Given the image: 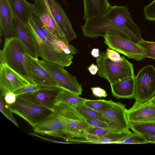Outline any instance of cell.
Listing matches in <instances>:
<instances>
[{
    "mask_svg": "<svg viewBox=\"0 0 155 155\" xmlns=\"http://www.w3.org/2000/svg\"><path fill=\"white\" fill-rule=\"evenodd\" d=\"M84 35L91 38L107 33L121 36L135 43L141 38V31L134 22L127 7L111 6L104 14L86 20L81 27Z\"/></svg>",
    "mask_w": 155,
    "mask_h": 155,
    "instance_id": "obj_1",
    "label": "cell"
},
{
    "mask_svg": "<svg viewBox=\"0 0 155 155\" xmlns=\"http://www.w3.org/2000/svg\"><path fill=\"white\" fill-rule=\"evenodd\" d=\"M0 63L6 64L30 83L31 65L29 54L17 36L6 38L0 51Z\"/></svg>",
    "mask_w": 155,
    "mask_h": 155,
    "instance_id": "obj_2",
    "label": "cell"
},
{
    "mask_svg": "<svg viewBox=\"0 0 155 155\" xmlns=\"http://www.w3.org/2000/svg\"><path fill=\"white\" fill-rule=\"evenodd\" d=\"M28 24L36 42L39 56L43 60L62 66L68 67L72 63V55L67 54L58 48L42 34L31 18Z\"/></svg>",
    "mask_w": 155,
    "mask_h": 155,
    "instance_id": "obj_3",
    "label": "cell"
},
{
    "mask_svg": "<svg viewBox=\"0 0 155 155\" xmlns=\"http://www.w3.org/2000/svg\"><path fill=\"white\" fill-rule=\"evenodd\" d=\"M98 75L107 79L110 84L128 78L134 77L132 64L124 57L119 62L109 59L104 52L100 53L96 58Z\"/></svg>",
    "mask_w": 155,
    "mask_h": 155,
    "instance_id": "obj_4",
    "label": "cell"
},
{
    "mask_svg": "<svg viewBox=\"0 0 155 155\" xmlns=\"http://www.w3.org/2000/svg\"><path fill=\"white\" fill-rule=\"evenodd\" d=\"M155 94V68L152 65L144 66L135 76L134 98L133 107L139 105L152 98Z\"/></svg>",
    "mask_w": 155,
    "mask_h": 155,
    "instance_id": "obj_5",
    "label": "cell"
},
{
    "mask_svg": "<svg viewBox=\"0 0 155 155\" xmlns=\"http://www.w3.org/2000/svg\"><path fill=\"white\" fill-rule=\"evenodd\" d=\"M8 106L12 113L25 120L33 127L55 114L54 111L31 103L18 96L16 102Z\"/></svg>",
    "mask_w": 155,
    "mask_h": 155,
    "instance_id": "obj_6",
    "label": "cell"
},
{
    "mask_svg": "<svg viewBox=\"0 0 155 155\" xmlns=\"http://www.w3.org/2000/svg\"><path fill=\"white\" fill-rule=\"evenodd\" d=\"M38 61L50 74L59 87L76 95L81 94L82 86L74 76L71 74L62 66L43 60Z\"/></svg>",
    "mask_w": 155,
    "mask_h": 155,
    "instance_id": "obj_7",
    "label": "cell"
},
{
    "mask_svg": "<svg viewBox=\"0 0 155 155\" xmlns=\"http://www.w3.org/2000/svg\"><path fill=\"white\" fill-rule=\"evenodd\" d=\"M104 43L110 48L129 58L140 61L145 57L143 50L137 43L120 36L107 33L103 36Z\"/></svg>",
    "mask_w": 155,
    "mask_h": 155,
    "instance_id": "obj_8",
    "label": "cell"
},
{
    "mask_svg": "<svg viewBox=\"0 0 155 155\" xmlns=\"http://www.w3.org/2000/svg\"><path fill=\"white\" fill-rule=\"evenodd\" d=\"M62 90L59 87H41L35 91L17 96L31 103L54 111L57 99Z\"/></svg>",
    "mask_w": 155,
    "mask_h": 155,
    "instance_id": "obj_9",
    "label": "cell"
},
{
    "mask_svg": "<svg viewBox=\"0 0 155 155\" xmlns=\"http://www.w3.org/2000/svg\"><path fill=\"white\" fill-rule=\"evenodd\" d=\"M31 83L6 64L0 63V94L3 97L8 92H13Z\"/></svg>",
    "mask_w": 155,
    "mask_h": 155,
    "instance_id": "obj_10",
    "label": "cell"
},
{
    "mask_svg": "<svg viewBox=\"0 0 155 155\" xmlns=\"http://www.w3.org/2000/svg\"><path fill=\"white\" fill-rule=\"evenodd\" d=\"M34 5L35 11L46 29L56 36L69 43V41L54 19L47 3L44 0H35Z\"/></svg>",
    "mask_w": 155,
    "mask_h": 155,
    "instance_id": "obj_11",
    "label": "cell"
},
{
    "mask_svg": "<svg viewBox=\"0 0 155 155\" xmlns=\"http://www.w3.org/2000/svg\"><path fill=\"white\" fill-rule=\"evenodd\" d=\"M97 112L121 131L129 130V123L125 105L120 102L113 101L108 108Z\"/></svg>",
    "mask_w": 155,
    "mask_h": 155,
    "instance_id": "obj_12",
    "label": "cell"
},
{
    "mask_svg": "<svg viewBox=\"0 0 155 155\" xmlns=\"http://www.w3.org/2000/svg\"><path fill=\"white\" fill-rule=\"evenodd\" d=\"M47 3L54 19L68 40L70 41L75 39L76 34L60 4L55 0H48Z\"/></svg>",
    "mask_w": 155,
    "mask_h": 155,
    "instance_id": "obj_13",
    "label": "cell"
},
{
    "mask_svg": "<svg viewBox=\"0 0 155 155\" xmlns=\"http://www.w3.org/2000/svg\"><path fill=\"white\" fill-rule=\"evenodd\" d=\"M13 25L17 36L27 49L29 55L36 59L39 56L37 46L33 33L28 24L14 17Z\"/></svg>",
    "mask_w": 155,
    "mask_h": 155,
    "instance_id": "obj_14",
    "label": "cell"
},
{
    "mask_svg": "<svg viewBox=\"0 0 155 155\" xmlns=\"http://www.w3.org/2000/svg\"><path fill=\"white\" fill-rule=\"evenodd\" d=\"M129 123L155 121V101L153 97L139 105L127 109Z\"/></svg>",
    "mask_w": 155,
    "mask_h": 155,
    "instance_id": "obj_15",
    "label": "cell"
},
{
    "mask_svg": "<svg viewBox=\"0 0 155 155\" xmlns=\"http://www.w3.org/2000/svg\"><path fill=\"white\" fill-rule=\"evenodd\" d=\"M31 65V78L32 83L39 87H59L50 74L36 59L29 55Z\"/></svg>",
    "mask_w": 155,
    "mask_h": 155,
    "instance_id": "obj_16",
    "label": "cell"
},
{
    "mask_svg": "<svg viewBox=\"0 0 155 155\" xmlns=\"http://www.w3.org/2000/svg\"><path fill=\"white\" fill-rule=\"evenodd\" d=\"M56 115L63 124L62 132L64 137L70 138H85L87 128L91 126L85 120L69 119L58 114Z\"/></svg>",
    "mask_w": 155,
    "mask_h": 155,
    "instance_id": "obj_17",
    "label": "cell"
},
{
    "mask_svg": "<svg viewBox=\"0 0 155 155\" xmlns=\"http://www.w3.org/2000/svg\"><path fill=\"white\" fill-rule=\"evenodd\" d=\"M13 14L7 0H0V33L6 38L16 36L14 31Z\"/></svg>",
    "mask_w": 155,
    "mask_h": 155,
    "instance_id": "obj_18",
    "label": "cell"
},
{
    "mask_svg": "<svg viewBox=\"0 0 155 155\" xmlns=\"http://www.w3.org/2000/svg\"><path fill=\"white\" fill-rule=\"evenodd\" d=\"M63 126L61 121L55 115L43 120L33 128L37 133L63 138Z\"/></svg>",
    "mask_w": 155,
    "mask_h": 155,
    "instance_id": "obj_19",
    "label": "cell"
},
{
    "mask_svg": "<svg viewBox=\"0 0 155 155\" xmlns=\"http://www.w3.org/2000/svg\"><path fill=\"white\" fill-rule=\"evenodd\" d=\"M14 17L27 24L31 13L35 10L34 4L26 0H7Z\"/></svg>",
    "mask_w": 155,
    "mask_h": 155,
    "instance_id": "obj_20",
    "label": "cell"
},
{
    "mask_svg": "<svg viewBox=\"0 0 155 155\" xmlns=\"http://www.w3.org/2000/svg\"><path fill=\"white\" fill-rule=\"evenodd\" d=\"M135 76L126 78L110 84L113 96L117 99L134 97Z\"/></svg>",
    "mask_w": 155,
    "mask_h": 155,
    "instance_id": "obj_21",
    "label": "cell"
},
{
    "mask_svg": "<svg viewBox=\"0 0 155 155\" xmlns=\"http://www.w3.org/2000/svg\"><path fill=\"white\" fill-rule=\"evenodd\" d=\"M84 20L104 14L111 7L108 0H83Z\"/></svg>",
    "mask_w": 155,
    "mask_h": 155,
    "instance_id": "obj_22",
    "label": "cell"
},
{
    "mask_svg": "<svg viewBox=\"0 0 155 155\" xmlns=\"http://www.w3.org/2000/svg\"><path fill=\"white\" fill-rule=\"evenodd\" d=\"M132 133L129 130L109 133L98 137L95 143H119Z\"/></svg>",
    "mask_w": 155,
    "mask_h": 155,
    "instance_id": "obj_23",
    "label": "cell"
},
{
    "mask_svg": "<svg viewBox=\"0 0 155 155\" xmlns=\"http://www.w3.org/2000/svg\"><path fill=\"white\" fill-rule=\"evenodd\" d=\"M86 99L62 89L58 97L56 104L62 103L69 106H73L84 103Z\"/></svg>",
    "mask_w": 155,
    "mask_h": 155,
    "instance_id": "obj_24",
    "label": "cell"
},
{
    "mask_svg": "<svg viewBox=\"0 0 155 155\" xmlns=\"http://www.w3.org/2000/svg\"><path fill=\"white\" fill-rule=\"evenodd\" d=\"M84 103L72 107L84 118L97 119L111 124L109 120L104 118L100 114L87 107L84 104Z\"/></svg>",
    "mask_w": 155,
    "mask_h": 155,
    "instance_id": "obj_25",
    "label": "cell"
},
{
    "mask_svg": "<svg viewBox=\"0 0 155 155\" xmlns=\"http://www.w3.org/2000/svg\"><path fill=\"white\" fill-rule=\"evenodd\" d=\"M129 127L134 132L142 135L155 133V121L129 123Z\"/></svg>",
    "mask_w": 155,
    "mask_h": 155,
    "instance_id": "obj_26",
    "label": "cell"
},
{
    "mask_svg": "<svg viewBox=\"0 0 155 155\" xmlns=\"http://www.w3.org/2000/svg\"><path fill=\"white\" fill-rule=\"evenodd\" d=\"M112 100L104 99L91 100L86 99L84 104L87 107L97 111L104 110L110 107L112 103Z\"/></svg>",
    "mask_w": 155,
    "mask_h": 155,
    "instance_id": "obj_27",
    "label": "cell"
},
{
    "mask_svg": "<svg viewBox=\"0 0 155 155\" xmlns=\"http://www.w3.org/2000/svg\"><path fill=\"white\" fill-rule=\"evenodd\" d=\"M137 43L143 50L146 58L155 60V42L147 41L141 38Z\"/></svg>",
    "mask_w": 155,
    "mask_h": 155,
    "instance_id": "obj_28",
    "label": "cell"
},
{
    "mask_svg": "<svg viewBox=\"0 0 155 155\" xmlns=\"http://www.w3.org/2000/svg\"><path fill=\"white\" fill-rule=\"evenodd\" d=\"M150 143L142 135L135 133L131 134L119 144H146Z\"/></svg>",
    "mask_w": 155,
    "mask_h": 155,
    "instance_id": "obj_29",
    "label": "cell"
},
{
    "mask_svg": "<svg viewBox=\"0 0 155 155\" xmlns=\"http://www.w3.org/2000/svg\"><path fill=\"white\" fill-rule=\"evenodd\" d=\"M115 132L120 131L111 128L100 127L91 125L87 128L86 132L99 137L109 133Z\"/></svg>",
    "mask_w": 155,
    "mask_h": 155,
    "instance_id": "obj_30",
    "label": "cell"
},
{
    "mask_svg": "<svg viewBox=\"0 0 155 155\" xmlns=\"http://www.w3.org/2000/svg\"><path fill=\"white\" fill-rule=\"evenodd\" d=\"M85 121L91 126L103 128H108L117 130L119 131H123L120 130L115 126L111 124L97 119H85Z\"/></svg>",
    "mask_w": 155,
    "mask_h": 155,
    "instance_id": "obj_31",
    "label": "cell"
},
{
    "mask_svg": "<svg viewBox=\"0 0 155 155\" xmlns=\"http://www.w3.org/2000/svg\"><path fill=\"white\" fill-rule=\"evenodd\" d=\"M143 12L146 19L155 21V0L144 7Z\"/></svg>",
    "mask_w": 155,
    "mask_h": 155,
    "instance_id": "obj_32",
    "label": "cell"
},
{
    "mask_svg": "<svg viewBox=\"0 0 155 155\" xmlns=\"http://www.w3.org/2000/svg\"><path fill=\"white\" fill-rule=\"evenodd\" d=\"M40 87L36 84L32 83L30 84L22 87L13 92L17 95L35 92L38 90Z\"/></svg>",
    "mask_w": 155,
    "mask_h": 155,
    "instance_id": "obj_33",
    "label": "cell"
},
{
    "mask_svg": "<svg viewBox=\"0 0 155 155\" xmlns=\"http://www.w3.org/2000/svg\"><path fill=\"white\" fill-rule=\"evenodd\" d=\"M108 57L114 61L119 62L122 61L124 56H120L118 52L109 48H107L105 53Z\"/></svg>",
    "mask_w": 155,
    "mask_h": 155,
    "instance_id": "obj_34",
    "label": "cell"
},
{
    "mask_svg": "<svg viewBox=\"0 0 155 155\" xmlns=\"http://www.w3.org/2000/svg\"><path fill=\"white\" fill-rule=\"evenodd\" d=\"M5 103L8 105H12L16 101L17 96L13 92L7 93L4 97Z\"/></svg>",
    "mask_w": 155,
    "mask_h": 155,
    "instance_id": "obj_35",
    "label": "cell"
},
{
    "mask_svg": "<svg viewBox=\"0 0 155 155\" xmlns=\"http://www.w3.org/2000/svg\"><path fill=\"white\" fill-rule=\"evenodd\" d=\"M91 89L93 95L96 97H105L107 96L105 91L100 87H92Z\"/></svg>",
    "mask_w": 155,
    "mask_h": 155,
    "instance_id": "obj_36",
    "label": "cell"
},
{
    "mask_svg": "<svg viewBox=\"0 0 155 155\" xmlns=\"http://www.w3.org/2000/svg\"><path fill=\"white\" fill-rule=\"evenodd\" d=\"M142 135L149 141L150 143H155V133L145 134Z\"/></svg>",
    "mask_w": 155,
    "mask_h": 155,
    "instance_id": "obj_37",
    "label": "cell"
},
{
    "mask_svg": "<svg viewBox=\"0 0 155 155\" xmlns=\"http://www.w3.org/2000/svg\"><path fill=\"white\" fill-rule=\"evenodd\" d=\"M87 70L91 74L95 75L98 72V66L97 65L92 63L91 65L88 67Z\"/></svg>",
    "mask_w": 155,
    "mask_h": 155,
    "instance_id": "obj_38",
    "label": "cell"
},
{
    "mask_svg": "<svg viewBox=\"0 0 155 155\" xmlns=\"http://www.w3.org/2000/svg\"><path fill=\"white\" fill-rule=\"evenodd\" d=\"M91 54L95 58H98L100 55L99 50L98 48H93L91 52Z\"/></svg>",
    "mask_w": 155,
    "mask_h": 155,
    "instance_id": "obj_39",
    "label": "cell"
},
{
    "mask_svg": "<svg viewBox=\"0 0 155 155\" xmlns=\"http://www.w3.org/2000/svg\"><path fill=\"white\" fill-rule=\"evenodd\" d=\"M153 99L155 101V94L154 95V96L153 97Z\"/></svg>",
    "mask_w": 155,
    "mask_h": 155,
    "instance_id": "obj_40",
    "label": "cell"
},
{
    "mask_svg": "<svg viewBox=\"0 0 155 155\" xmlns=\"http://www.w3.org/2000/svg\"><path fill=\"white\" fill-rule=\"evenodd\" d=\"M45 2H47L48 0H44Z\"/></svg>",
    "mask_w": 155,
    "mask_h": 155,
    "instance_id": "obj_41",
    "label": "cell"
}]
</instances>
